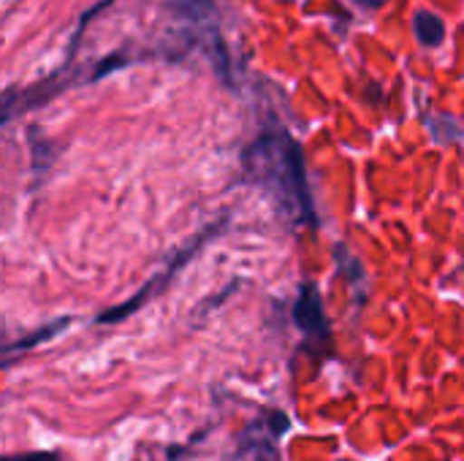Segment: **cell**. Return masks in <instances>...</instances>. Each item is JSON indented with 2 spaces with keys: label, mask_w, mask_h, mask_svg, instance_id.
<instances>
[{
  "label": "cell",
  "mask_w": 464,
  "mask_h": 461,
  "mask_svg": "<svg viewBox=\"0 0 464 461\" xmlns=\"http://www.w3.org/2000/svg\"><path fill=\"white\" fill-rule=\"evenodd\" d=\"M247 174L283 206V212L296 220L315 226V206L310 198L307 171L302 147L288 133L261 136L245 155Z\"/></svg>",
  "instance_id": "1"
},
{
  "label": "cell",
  "mask_w": 464,
  "mask_h": 461,
  "mask_svg": "<svg viewBox=\"0 0 464 461\" xmlns=\"http://www.w3.org/2000/svg\"><path fill=\"white\" fill-rule=\"evenodd\" d=\"M294 321H296V326H299L307 337L326 340L329 321H326V312H324L321 291H318L313 283H304V285L299 288V299H296V304H294Z\"/></svg>",
  "instance_id": "2"
},
{
  "label": "cell",
  "mask_w": 464,
  "mask_h": 461,
  "mask_svg": "<svg viewBox=\"0 0 464 461\" xmlns=\"http://www.w3.org/2000/svg\"><path fill=\"white\" fill-rule=\"evenodd\" d=\"M413 33L424 46H440L446 38V22L432 11H419L413 16Z\"/></svg>",
  "instance_id": "3"
},
{
  "label": "cell",
  "mask_w": 464,
  "mask_h": 461,
  "mask_svg": "<svg viewBox=\"0 0 464 461\" xmlns=\"http://www.w3.org/2000/svg\"><path fill=\"white\" fill-rule=\"evenodd\" d=\"M71 323V318H60V321H52V323H46L41 331H35L33 337H27V340H19V342H14V345H8L5 348V353L11 356V353H22V351H33L38 342H46V340H52V337H57L65 326Z\"/></svg>",
  "instance_id": "4"
},
{
  "label": "cell",
  "mask_w": 464,
  "mask_h": 461,
  "mask_svg": "<svg viewBox=\"0 0 464 461\" xmlns=\"http://www.w3.org/2000/svg\"><path fill=\"white\" fill-rule=\"evenodd\" d=\"M3 461H57L54 454H27V456H8Z\"/></svg>",
  "instance_id": "5"
},
{
  "label": "cell",
  "mask_w": 464,
  "mask_h": 461,
  "mask_svg": "<svg viewBox=\"0 0 464 461\" xmlns=\"http://www.w3.org/2000/svg\"><path fill=\"white\" fill-rule=\"evenodd\" d=\"M356 3H359L362 8H370V11H372V8H381V5H386V0H356Z\"/></svg>",
  "instance_id": "6"
}]
</instances>
